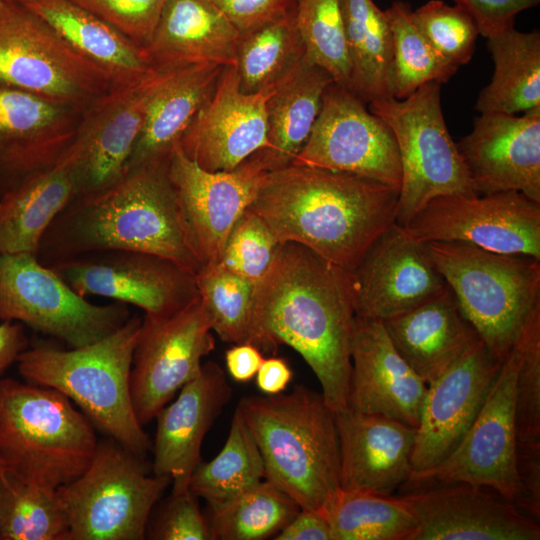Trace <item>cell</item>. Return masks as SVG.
I'll use <instances>...</instances> for the list:
<instances>
[{"label": "cell", "instance_id": "33", "mask_svg": "<svg viewBox=\"0 0 540 540\" xmlns=\"http://www.w3.org/2000/svg\"><path fill=\"white\" fill-rule=\"evenodd\" d=\"M75 194L62 163L4 193L0 197V255H36L46 230Z\"/></svg>", "mask_w": 540, "mask_h": 540}, {"label": "cell", "instance_id": "19", "mask_svg": "<svg viewBox=\"0 0 540 540\" xmlns=\"http://www.w3.org/2000/svg\"><path fill=\"white\" fill-rule=\"evenodd\" d=\"M355 316L384 321L441 292L446 282L425 243L396 222L349 271Z\"/></svg>", "mask_w": 540, "mask_h": 540}, {"label": "cell", "instance_id": "9", "mask_svg": "<svg viewBox=\"0 0 540 540\" xmlns=\"http://www.w3.org/2000/svg\"><path fill=\"white\" fill-rule=\"evenodd\" d=\"M368 109L389 126L398 147L397 224L405 226L435 197L477 195L444 120L440 83H427L401 100L370 102Z\"/></svg>", "mask_w": 540, "mask_h": 540}, {"label": "cell", "instance_id": "4", "mask_svg": "<svg viewBox=\"0 0 540 540\" xmlns=\"http://www.w3.org/2000/svg\"><path fill=\"white\" fill-rule=\"evenodd\" d=\"M261 453L265 478L301 509L323 512L341 490L335 411L322 393L247 396L236 407Z\"/></svg>", "mask_w": 540, "mask_h": 540}, {"label": "cell", "instance_id": "40", "mask_svg": "<svg viewBox=\"0 0 540 540\" xmlns=\"http://www.w3.org/2000/svg\"><path fill=\"white\" fill-rule=\"evenodd\" d=\"M57 489L26 481L1 466L0 539L68 540Z\"/></svg>", "mask_w": 540, "mask_h": 540}, {"label": "cell", "instance_id": "16", "mask_svg": "<svg viewBox=\"0 0 540 540\" xmlns=\"http://www.w3.org/2000/svg\"><path fill=\"white\" fill-rule=\"evenodd\" d=\"M212 331L200 296L167 319L143 318L130 374L132 404L142 426L200 374L203 357L215 348Z\"/></svg>", "mask_w": 540, "mask_h": 540}, {"label": "cell", "instance_id": "3", "mask_svg": "<svg viewBox=\"0 0 540 540\" xmlns=\"http://www.w3.org/2000/svg\"><path fill=\"white\" fill-rule=\"evenodd\" d=\"M398 194L355 174L290 164L267 172L248 209L279 243L301 244L351 271L395 222Z\"/></svg>", "mask_w": 540, "mask_h": 540}, {"label": "cell", "instance_id": "5", "mask_svg": "<svg viewBox=\"0 0 540 540\" xmlns=\"http://www.w3.org/2000/svg\"><path fill=\"white\" fill-rule=\"evenodd\" d=\"M142 321L137 314L131 315L110 335L70 350L35 345L16 362L28 383L59 391L108 437L145 458L152 443L136 417L130 394Z\"/></svg>", "mask_w": 540, "mask_h": 540}, {"label": "cell", "instance_id": "43", "mask_svg": "<svg viewBox=\"0 0 540 540\" xmlns=\"http://www.w3.org/2000/svg\"><path fill=\"white\" fill-rule=\"evenodd\" d=\"M293 18L306 59L350 90L351 62L340 0H296Z\"/></svg>", "mask_w": 540, "mask_h": 540}, {"label": "cell", "instance_id": "28", "mask_svg": "<svg viewBox=\"0 0 540 540\" xmlns=\"http://www.w3.org/2000/svg\"><path fill=\"white\" fill-rule=\"evenodd\" d=\"M382 323L396 350L427 386L480 339L448 285Z\"/></svg>", "mask_w": 540, "mask_h": 540}, {"label": "cell", "instance_id": "13", "mask_svg": "<svg viewBox=\"0 0 540 540\" xmlns=\"http://www.w3.org/2000/svg\"><path fill=\"white\" fill-rule=\"evenodd\" d=\"M402 227L422 243L463 242L540 260V202L517 191L438 196Z\"/></svg>", "mask_w": 540, "mask_h": 540}, {"label": "cell", "instance_id": "44", "mask_svg": "<svg viewBox=\"0 0 540 540\" xmlns=\"http://www.w3.org/2000/svg\"><path fill=\"white\" fill-rule=\"evenodd\" d=\"M517 454L540 453V304L529 314L515 343Z\"/></svg>", "mask_w": 540, "mask_h": 540}, {"label": "cell", "instance_id": "30", "mask_svg": "<svg viewBox=\"0 0 540 540\" xmlns=\"http://www.w3.org/2000/svg\"><path fill=\"white\" fill-rule=\"evenodd\" d=\"M240 32L211 0H168L145 52L156 69L235 66Z\"/></svg>", "mask_w": 540, "mask_h": 540}, {"label": "cell", "instance_id": "54", "mask_svg": "<svg viewBox=\"0 0 540 540\" xmlns=\"http://www.w3.org/2000/svg\"><path fill=\"white\" fill-rule=\"evenodd\" d=\"M29 342L22 324L4 321L0 324V378L28 348Z\"/></svg>", "mask_w": 540, "mask_h": 540}, {"label": "cell", "instance_id": "11", "mask_svg": "<svg viewBox=\"0 0 540 540\" xmlns=\"http://www.w3.org/2000/svg\"><path fill=\"white\" fill-rule=\"evenodd\" d=\"M130 316L125 303L89 302L34 254L0 255V319L3 321H20L71 348H78L115 332Z\"/></svg>", "mask_w": 540, "mask_h": 540}, {"label": "cell", "instance_id": "20", "mask_svg": "<svg viewBox=\"0 0 540 540\" xmlns=\"http://www.w3.org/2000/svg\"><path fill=\"white\" fill-rule=\"evenodd\" d=\"M501 364L479 339L428 385L410 477L435 467L454 451L478 415Z\"/></svg>", "mask_w": 540, "mask_h": 540}, {"label": "cell", "instance_id": "45", "mask_svg": "<svg viewBox=\"0 0 540 540\" xmlns=\"http://www.w3.org/2000/svg\"><path fill=\"white\" fill-rule=\"evenodd\" d=\"M412 18L432 46L450 63L460 67L472 59L479 29L461 6L430 0L412 10Z\"/></svg>", "mask_w": 540, "mask_h": 540}, {"label": "cell", "instance_id": "6", "mask_svg": "<svg viewBox=\"0 0 540 540\" xmlns=\"http://www.w3.org/2000/svg\"><path fill=\"white\" fill-rule=\"evenodd\" d=\"M92 422L59 391L0 378V464L26 481L58 489L90 464Z\"/></svg>", "mask_w": 540, "mask_h": 540}, {"label": "cell", "instance_id": "53", "mask_svg": "<svg viewBox=\"0 0 540 540\" xmlns=\"http://www.w3.org/2000/svg\"><path fill=\"white\" fill-rule=\"evenodd\" d=\"M293 376L288 363L280 357L264 358L255 377L258 389L266 395L282 393Z\"/></svg>", "mask_w": 540, "mask_h": 540}, {"label": "cell", "instance_id": "15", "mask_svg": "<svg viewBox=\"0 0 540 540\" xmlns=\"http://www.w3.org/2000/svg\"><path fill=\"white\" fill-rule=\"evenodd\" d=\"M292 164L346 172L399 190L401 163L389 126L348 88L332 82Z\"/></svg>", "mask_w": 540, "mask_h": 540}, {"label": "cell", "instance_id": "21", "mask_svg": "<svg viewBox=\"0 0 540 540\" xmlns=\"http://www.w3.org/2000/svg\"><path fill=\"white\" fill-rule=\"evenodd\" d=\"M83 111L0 87V197L60 163L74 140Z\"/></svg>", "mask_w": 540, "mask_h": 540}, {"label": "cell", "instance_id": "56", "mask_svg": "<svg viewBox=\"0 0 540 540\" xmlns=\"http://www.w3.org/2000/svg\"><path fill=\"white\" fill-rule=\"evenodd\" d=\"M4 0H0V4L3 2Z\"/></svg>", "mask_w": 540, "mask_h": 540}, {"label": "cell", "instance_id": "35", "mask_svg": "<svg viewBox=\"0 0 540 540\" xmlns=\"http://www.w3.org/2000/svg\"><path fill=\"white\" fill-rule=\"evenodd\" d=\"M351 62V91L365 104L392 97V41L385 11L373 0H340Z\"/></svg>", "mask_w": 540, "mask_h": 540}, {"label": "cell", "instance_id": "14", "mask_svg": "<svg viewBox=\"0 0 540 540\" xmlns=\"http://www.w3.org/2000/svg\"><path fill=\"white\" fill-rule=\"evenodd\" d=\"M50 268L79 295L134 305L153 321L169 318L199 296L196 272L146 252L96 251Z\"/></svg>", "mask_w": 540, "mask_h": 540}, {"label": "cell", "instance_id": "24", "mask_svg": "<svg viewBox=\"0 0 540 540\" xmlns=\"http://www.w3.org/2000/svg\"><path fill=\"white\" fill-rule=\"evenodd\" d=\"M418 529L412 540H539L538 520L468 483L436 484L404 496Z\"/></svg>", "mask_w": 540, "mask_h": 540}, {"label": "cell", "instance_id": "49", "mask_svg": "<svg viewBox=\"0 0 540 540\" xmlns=\"http://www.w3.org/2000/svg\"><path fill=\"white\" fill-rule=\"evenodd\" d=\"M475 20L479 34L489 38L514 27L516 16L539 5L540 0H454Z\"/></svg>", "mask_w": 540, "mask_h": 540}, {"label": "cell", "instance_id": "12", "mask_svg": "<svg viewBox=\"0 0 540 540\" xmlns=\"http://www.w3.org/2000/svg\"><path fill=\"white\" fill-rule=\"evenodd\" d=\"M518 359L514 344L502 361L478 415L458 446L441 463L411 476L407 483H468L491 488L518 505L521 496L515 425Z\"/></svg>", "mask_w": 540, "mask_h": 540}, {"label": "cell", "instance_id": "17", "mask_svg": "<svg viewBox=\"0 0 540 540\" xmlns=\"http://www.w3.org/2000/svg\"><path fill=\"white\" fill-rule=\"evenodd\" d=\"M267 172L254 154L233 170L207 171L174 146L169 176L202 266L218 263L232 228L252 203Z\"/></svg>", "mask_w": 540, "mask_h": 540}, {"label": "cell", "instance_id": "23", "mask_svg": "<svg viewBox=\"0 0 540 540\" xmlns=\"http://www.w3.org/2000/svg\"><path fill=\"white\" fill-rule=\"evenodd\" d=\"M456 145L477 194L517 191L540 202V107L480 113Z\"/></svg>", "mask_w": 540, "mask_h": 540}, {"label": "cell", "instance_id": "8", "mask_svg": "<svg viewBox=\"0 0 540 540\" xmlns=\"http://www.w3.org/2000/svg\"><path fill=\"white\" fill-rule=\"evenodd\" d=\"M114 439L99 441L85 471L57 489L68 540H142L151 511L171 483Z\"/></svg>", "mask_w": 540, "mask_h": 540}, {"label": "cell", "instance_id": "47", "mask_svg": "<svg viewBox=\"0 0 540 540\" xmlns=\"http://www.w3.org/2000/svg\"><path fill=\"white\" fill-rule=\"evenodd\" d=\"M95 14L139 47L150 42L168 0H71Z\"/></svg>", "mask_w": 540, "mask_h": 540}, {"label": "cell", "instance_id": "38", "mask_svg": "<svg viewBox=\"0 0 540 540\" xmlns=\"http://www.w3.org/2000/svg\"><path fill=\"white\" fill-rule=\"evenodd\" d=\"M384 11L392 41L391 96L401 100L427 83L448 82L459 67L445 59L420 31L413 21L411 5L394 1Z\"/></svg>", "mask_w": 540, "mask_h": 540}, {"label": "cell", "instance_id": "55", "mask_svg": "<svg viewBox=\"0 0 540 540\" xmlns=\"http://www.w3.org/2000/svg\"><path fill=\"white\" fill-rule=\"evenodd\" d=\"M0 476H1V464H0Z\"/></svg>", "mask_w": 540, "mask_h": 540}, {"label": "cell", "instance_id": "25", "mask_svg": "<svg viewBox=\"0 0 540 540\" xmlns=\"http://www.w3.org/2000/svg\"><path fill=\"white\" fill-rule=\"evenodd\" d=\"M348 408L417 427L427 385L391 342L382 321L355 316Z\"/></svg>", "mask_w": 540, "mask_h": 540}, {"label": "cell", "instance_id": "10", "mask_svg": "<svg viewBox=\"0 0 540 540\" xmlns=\"http://www.w3.org/2000/svg\"><path fill=\"white\" fill-rule=\"evenodd\" d=\"M114 86L19 1L0 4V87L84 110Z\"/></svg>", "mask_w": 540, "mask_h": 540}, {"label": "cell", "instance_id": "29", "mask_svg": "<svg viewBox=\"0 0 540 540\" xmlns=\"http://www.w3.org/2000/svg\"><path fill=\"white\" fill-rule=\"evenodd\" d=\"M225 66L195 63L160 68L126 168L168 156L211 97Z\"/></svg>", "mask_w": 540, "mask_h": 540}, {"label": "cell", "instance_id": "1", "mask_svg": "<svg viewBox=\"0 0 540 540\" xmlns=\"http://www.w3.org/2000/svg\"><path fill=\"white\" fill-rule=\"evenodd\" d=\"M354 308L350 273L305 246L284 242L256 285V347L298 352L314 372L326 403L348 408Z\"/></svg>", "mask_w": 540, "mask_h": 540}, {"label": "cell", "instance_id": "41", "mask_svg": "<svg viewBox=\"0 0 540 540\" xmlns=\"http://www.w3.org/2000/svg\"><path fill=\"white\" fill-rule=\"evenodd\" d=\"M210 507L208 523L214 540H262L275 536L301 509L266 478Z\"/></svg>", "mask_w": 540, "mask_h": 540}, {"label": "cell", "instance_id": "26", "mask_svg": "<svg viewBox=\"0 0 540 540\" xmlns=\"http://www.w3.org/2000/svg\"><path fill=\"white\" fill-rule=\"evenodd\" d=\"M231 396L222 368L207 362L200 374L180 389L177 398L157 414L152 473L168 476L172 493L189 489L190 478L200 463L204 437Z\"/></svg>", "mask_w": 540, "mask_h": 540}, {"label": "cell", "instance_id": "32", "mask_svg": "<svg viewBox=\"0 0 540 540\" xmlns=\"http://www.w3.org/2000/svg\"><path fill=\"white\" fill-rule=\"evenodd\" d=\"M333 81L326 70L304 57L274 85L266 106V144L254 153L268 171L292 164L309 138L323 94Z\"/></svg>", "mask_w": 540, "mask_h": 540}, {"label": "cell", "instance_id": "31", "mask_svg": "<svg viewBox=\"0 0 540 540\" xmlns=\"http://www.w3.org/2000/svg\"><path fill=\"white\" fill-rule=\"evenodd\" d=\"M15 1L45 21L116 86L140 81L157 70L143 48L71 0Z\"/></svg>", "mask_w": 540, "mask_h": 540}, {"label": "cell", "instance_id": "51", "mask_svg": "<svg viewBox=\"0 0 540 540\" xmlns=\"http://www.w3.org/2000/svg\"><path fill=\"white\" fill-rule=\"evenodd\" d=\"M276 540H332L330 526L323 512L300 509L275 535Z\"/></svg>", "mask_w": 540, "mask_h": 540}, {"label": "cell", "instance_id": "36", "mask_svg": "<svg viewBox=\"0 0 540 540\" xmlns=\"http://www.w3.org/2000/svg\"><path fill=\"white\" fill-rule=\"evenodd\" d=\"M332 540H412L418 518L403 496L340 490L323 511Z\"/></svg>", "mask_w": 540, "mask_h": 540}, {"label": "cell", "instance_id": "42", "mask_svg": "<svg viewBox=\"0 0 540 540\" xmlns=\"http://www.w3.org/2000/svg\"><path fill=\"white\" fill-rule=\"evenodd\" d=\"M196 284L210 317L212 330L218 337L226 343H250L256 346L257 284L218 263L201 266L196 272Z\"/></svg>", "mask_w": 540, "mask_h": 540}, {"label": "cell", "instance_id": "50", "mask_svg": "<svg viewBox=\"0 0 540 540\" xmlns=\"http://www.w3.org/2000/svg\"><path fill=\"white\" fill-rule=\"evenodd\" d=\"M240 33L288 15L296 0H211Z\"/></svg>", "mask_w": 540, "mask_h": 540}, {"label": "cell", "instance_id": "52", "mask_svg": "<svg viewBox=\"0 0 540 540\" xmlns=\"http://www.w3.org/2000/svg\"><path fill=\"white\" fill-rule=\"evenodd\" d=\"M264 359L263 353L250 343L235 344L225 353L229 375L240 383L253 379Z\"/></svg>", "mask_w": 540, "mask_h": 540}, {"label": "cell", "instance_id": "48", "mask_svg": "<svg viewBox=\"0 0 540 540\" xmlns=\"http://www.w3.org/2000/svg\"><path fill=\"white\" fill-rule=\"evenodd\" d=\"M148 530L149 538L156 540H213L209 523L190 489L171 492Z\"/></svg>", "mask_w": 540, "mask_h": 540}, {"label": "cell", "instance_id": "46", "mask_svg": "<svg viewBox=\"0 0 540 540\" xmlns=\"http://www.w3.org/2000/svg\"><path fill=\"white\" fill-rule=\"evenodd\" d=\"M280 244L262 219L247 208L232 228L218 264L257 284L269 271Z\"/></svg>", "mask_w": 540, "mask_h": 540}, {"label": "cell", "instance_id": "22", "mask_svg": "<svg viewBox=\"0 0 540 540\" xmlns=\"http://www.w3.org/2000/svg\"><path fill=\"white\" fill-rule=\"evenodd\" d=\"M271 93L242 92L235 66H225L211 97L176 145L207 171L235 169L266 144Z\"/></svg>", "mask_w": 540, "mask_h": 540}, {"label": "cell", "instance_id": "27", "mask_svg": "<svg viewBox=\"0 0 540 540\" xmlns=\"http://www.w3.org/2000/svg\"><path fill=\"white\" fill-rule=\"evenodd\" d=\"M335 418L342 490L391 495L409 480L415 427L350 408Z\"/></svg>", "mask_w": 540, "mask_h": 540}, {"label": "cell", "instance_id": "2", "mask_svg": "<svg viewBox=\"0 0 540 540\" xmlns=\"http://www.w3.org/2000/svg\"><path fill=\"white\" fill-rule=\"evenodd\" d=\"M169 157L128 167L111 184L75 195L46 230L38 260L52 267L90 252L129 250L197 272L202 263L170 180Z\"/></svg>", "mask_w": 540, "mask_h": 540}, {"label": "cell", "instance_id": "18", "mask_svg": "<svg viewBox=\"0 0 540 540\" xmlns=\"http://www.w3.org/2000/svg\"><path fill=\"white\" fill-rule=\"evenodd\" d=\"M157 70L140 81L114 86L84 109L74 140L60 161L70 173L75 195L111 184L126 169Z\"/></svg>", "mask_w": 540, "mask_h": 540}, {"label": "cell", "instance_id": "37", "mask_svg": "<svg viewBox=\"0 0 540 540\" xmlns=\"http://www.w3.org/2000/svg\"><path fill=\"white\" fill-rule=\"evenodd\" d=\"M304 57L293 10L278 20L240 33L235 68L241 91L272 89Z\"/></svg>", "mask_w": 540, "mask_h": 540}, {"label": "cell", "instance_id": "39", "mask_svg": "<svg viewBox=\"0 0 540 540\" xmlns=\"http://www.w3.org/2000/svg\"><path fill=\"white\" fill-rule=\"evenodd\" d=\"M265 479L258 446L236 408L226 442L209 462L199 463L189 489L210 506L225 502Z\"/></svg>", "mask_w": 540, "mask_h": 540}, {"label": "cell", "instance_id": "34", "mask_svg": "<svg viewBox=\"0 0 540 540\" xmlns=\"http://www.w3.org/2000/svg\"><path fill=\"white\" fill-rule=\"evenodd\" d=\"M494 72L476 101L479 113H525L540 107V32L514 27L487 38Z\"/></svg>", "mask_w": 540, "mask_h": 540}, {"label": "cell", "instance_id": "7", "mask_svg": "<svg viewBox=\"0 0 540 540\" xmlns=\"http://www.w3.org/2000/svg\"><path fill=\"white\" fill-rule=\"evenodd\" d=\"M425 244L463 315L502 362L540 304V260L463 242Z\"/></svg>", "mask_w": 540, "mask_h": 540}]
</instances>
